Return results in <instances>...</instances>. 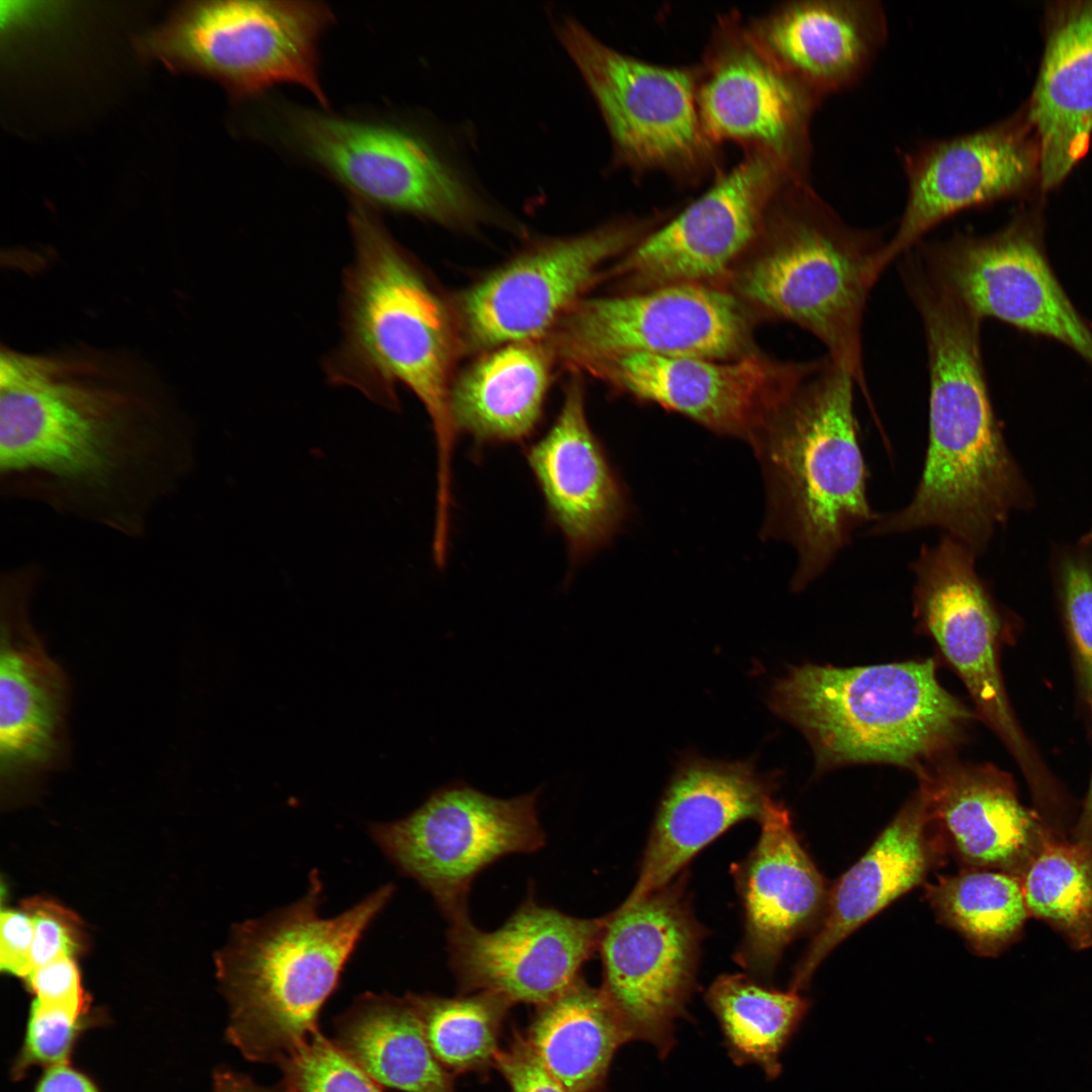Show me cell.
I'll use <instances>...</instances> for the list:
<instances>
[{
  "instance_id": "obj_39",
  "label": "cell",
  "mask_w": 1092,
  "mask_h": 1092,
  "mask_svg": "<svg viewBox=\"0 0 1092 1092\" xmlns=\"http://www.w3.org/2000/svg\"><path fill=\"white\" fill-rule=\"evenodd\" d=\"M91 1022L89 1015H77L33 1000L23 1043L11 1067V1077L17 1081L31 1068L69 1063L75 1045Z\"/></svg>"
},
{
  "instance_id": "obj_8",
  "label": "cell",
  "mask_w": 1092,
  "mask_h": 1092,
  "mask_svg": "<svg viewBox=\"0 0 1092 1092\" xmlns=\"http://www.w3.org/2000/svg\"><path fill=\"white\" fill-rule=\"evenodd\" d=\"M253 103L250 130L321 171L372 209L469 225L486 208L413 127L379 114L337 113L282 98Z\"/></svg>"
},
{
  "instance_id": "obj_31",
  "label": "cell",
  "mask_w": 1092,
  "mask_h": 1092,
  "mask_svg": "<svg viewBox=\"0 0 1092 1092\" xmlns=\"http://www.w3.org/2000/svg\"><path fill=\"white\" fill-rule=\"evenodd\" d=\"M334 1042L379 1086L403 1092H455L407 994L365 993L335 1020Z\"/></svg>"
},
{
  "instance_id": "obj_22",
  "label": "cell",
  "mask_w": 1092,
  "mask_h": 1092,
  "mask_svg": "<svg viewBox=\"0 0 1092 1092\" xmlns=\"http://www.w3.org/2000/svg\"><path fill=\"white\" fill-rule=\"evenodd\" d=\"M907 184L898 224L879 254L874 277L937 224L966 209L1012 195L1033 174L1034 157L1009 124L924 140L901 157Z\"/></svg>"
},
{
  "instance_id": "obj_15",
  "label": "cell",
  "mask_w": 1092,
  "mask_h": 1092,
  "mask_svg": "<svg viewBox=\"0 0 1092 1092\" xmlns=\"http://www.w3.org/2000/svg\"><path fill=\"white\" fill-rule=\"evenodd\" d=\"M697 66V102L708 136L761 153L809 179L811 124L820 100L749 34L737 10L721 14Z\"/></svg>"
},
{
  "instance_id": "obj_2",
  "label": "cell",
  "mask_w": 1092,
  "mask_h": 1092,
  "mask_svg": "<svg viewBox=\"0 0 1092 1092\" xmlns=\"http://www.w3.org/2000/svg\"><path fill=\"white\" fill-rule=\"evenodd\" d=\"M922 322L929 372L922 473L902 509L879 515L873 535L937 529L977 556L1032 493L996 419L980 346L981 321L932 282L910 291Z\"/></svg>"
},
{
  "instance_id": "obj_37",
  "label": "cell",
  "mask_w": 1092,
  "mask_h": 1092,
  "mask_svg": "<svg viewBox=\"0 0 1092 1092\" xmlns=\"http://www.w3.org/2000/svg\"><path fill=\"white\" fill-rule=\"evenodd\" d=\"M1060 615L1072 661L1076 695L1092 718V544L1057 551L1053 562Z\"/></svg>"
},
{
  "instance_id": "obj_34",
  "label": "cell",
  "mask_w": 1092,
  "mask_h": 1092,
  "mask_svg": "<svg viewBox=\"0 0 1092 1092\" xmlns=\"http://www.w3.org/2000/svg\"><path fill=\"white\" fill-rule=\"evenodd\" d=\"M925 897L938 920L983 957H997L1017 942L1029 917L1021 879L996 870L963 868L938 877L925 886Z\"/></svg>"
},
{
  "instance_id": "obj_25",
  "label": "cell",
  "mask_w": 1092,
  "mask_h": 1092,
  "mask_svg": "<svg viewBox=\"0 0 1092 1092\" xmlns=\"http://www.w3.org/2000/svg\"><path fill=\"white\" fill-rule=\"evenodd\" d=\"M776 785V778L760 774L751 759L682 760L659 802L638 880L624 902L634 903L668 885L731 826L759 820Z\"/></svg>"
},
{
  "instance_id": "obj_12",
  "label": "cell",
  "mask_w": 1092,
  "mask_h": 1092,
  "mask_svg": "<svg viewBox=\"0 0 1092 1092\" xmlns=\"http://www.w3.org/2000/svg\"><path fill=\"white\" fill-rule=\"evenodd\" d=\"M540 791L502 799L454 782L405 817L370 824L369 834L402 875L432 896L450 923L469 917L471 884L482 870L544 846Z\"/></svg>"
},
{
  "instance_id": "obj_6",
  "label": "cell",
  "mask_w": 1092,
  "mask_h": 1092,
  "mask_svg": "<svg viewBox=\"0 0 1092 1092\" xmlns=\"http://www.w3.org/2000/svg\"><path fill=\"white\" fill-rule=\"evenodd\" d=\"M852 376L828 356L754 441L768 478L771 527L797 552L795 588L823 574L879 514L868 496Z\"/></svg>"
},
{
  "instance_id": "obj_26",
  "label": "cell",
  "mask_w": 1092,
  "mask_h": 1092,
  "mask_svg": "<svg viewBox=\"0 0 1092 1092\" xmlns=\"http://www.w3.org/2000/svg\"><path fill=\"white\" fill-rule=\"evenodd\" d=\"M759 48L820 100L856 86L889 36L878 0H796L745 19Z\"/></svg>"
},
{
  "instance_id": "obj_41",
  "label": "cell",
  "mask_w": 1092,
  "mask_h": 1092,
  "mask_svg": "<svg viewBox=\"0 0 1092 1092\" xmlns=\"http://www.w3.org/2000/svg\"><path fill=\"white\" fill-rule=\"evenodd\" d=\"M26 979L37 1002L81 1016L89 1014V997L73 957H60L39 966Z\"/></svg>"
},
{
  "instance_id": "obj_38",
  "label": "cell",
  "mask_w": 1092,
  "mask_h": 1092,
  "mask_svg": "<svg viewBox=\"0 0 1092 1092\" xmlns=\"http://www.w3.org/2000/svg\"><path fill=\"white\" fill-rule=\"evenodd\" d=\"M277 1066L294 1092H382L320 1029Z\"/></svg>"
},
{
  "instance_id": "obj_9",
  "label": "cell",
  "mask_w": 1092,
  "mask_h": 1092,
  "mask_svg": "<svg viewBox=\"0 0 1092 1092\" xmlns=\"http://www.w3.org/2000/svg\"><path fill=\"white\" fill-rule=\"evenodd\" d=\"M977 555L942 534L924 544L911 564L913 609L919 627L967 689L977 719L1001 741L1020 769L1032 803H1059L1066 790L1053 774L1012 707L1000 666L1014 623L976 567Z\"/></svg>"
},
{
  "instance_id": "obj_20",
  "label": "cell",
  "mask_w": 1092,
  "mask_h": 1092,
  "mask_svg": "<svg viewBox=\"0 0 1092 1092\" xmlns=\"http://www.w3.org/2000/svg\"><path fill=\"white\" fill-rule=\"evenodd\" d=\"M40 566L6 571L0 587V778L7 790L39 782L68 754L70 686L29 611Z\"/></svg>"
},
{
  "instance_id": "obj_27",
  "label": "cell",
  "mask_w": 1092,
  "mask_h": 1092,
  "mask_svg": "<svg viewBox=\"0 0 1092 1092\" xmlns=\"http://www.w3.org/2000/svg\"><path fill=\"white\" fill-rule=\"evenodd\" d=\"M526 456L571 560L579 561L606 544L622 523L625 500L588 425L577 380L568 385L551 428Z\"/></svg>"
},
{
  "instance_id": "obj_40",
  "label": "cell",
  "mask_w": 1092,
  "mask_h": 1092,
  "mask_svg": "<svg viewBox=\"0 0 1092 1092\" xmlns=\"http://www.w3.org/2000/svg\"><path fill=\"white\" fill-rule=\"evenodd\" d=\"M22 908L34 927L33 970L60 957H74L85 946L82 923L72 911L42 898L25 900Z\"/></svg>"
},
{
  "instance_id": "obj_14",
  "label": "cell",
  "mask_w": 1092,
  "mask_h": 1092,
  "mask_svg": "<svg viewBox=\"0 0 1092 1092\" xmlns=\"http://www.w3.org/2000/svg\"><path fill=\"white\" fill-rule=\"evenodd\" d=\"M604 918L602 989L631 1041L651 1044L664 1059L675 1043L676 1020L687 1016L703 928L679 882L623 902Z\"/></svg>"
},
{
  "instance_id": "obj_32",
  "label": "cell",
  "mask_w": 1092,
  "mask_h": 1092,
  "mask_svg": "<svg viewBox=\"0 0 1092 1092\" xmlns=\"http://www.w3.org/2000/svg\"><path fill=\"white\" fill-rule=\"evenodd\" d=\"M525 1039L565 1092H600L617 1050L631 1041L603 989L580 977L538 1007Z\"/></svg>"
},
{
  "instance_id": "obj_5",
  "label": "cell",
  "mask_w": 1092,
  "mask_h": 1092,
  "mask_svg": "<svg viewBox=\"0 0 1092 1092\" xmlns=\"http://www.w3.org/2000/svg\"><path fill=\"white\" fill-rule=\"evenodd\" d=\"M886 241L878 231L848 224L810 179L791 178L726 287L752 313L814 335L868 396L862 326L877 283L874 266Z\"/></svg>"
},
{
  "instance_id": "obj_42",
  "label": "cell",
  "mask_w": 1092,
  "mask_h": 1092,
  "mask_svg": "<svg viewBox=\"0 0 1092 1092\" xmlns=\"http://www.w3.org/2000/svg\"><path fill=\"white\" fill-rule=\"evenodd\" d=\"M494 1067L506 1079L512 1092H565L544 1069L526 1039L519 1034L507 1049L497 1052Z\"/></svg>"
},
{
  "instance_id": "obj_35",
  "label": "cell",
  "mask_w": 1092,
  "mask_h": 1092,
  "mask_svg": "<svg viewBox=\"0 0 1092 1092\" xmlns=\"http://www.w3.org/2000/svg\"><path fill=\"white\" fill-rule=\"evenodd\" d=\"M1021 885L1029 917L1046 923L1075 950L1092 947V849L1049 832Z\"/></svg>"
},
{
  "instance_id": "obj_10",
  "label": "cell",
  "mask_w": 1092,
  "mask_h": 1092,
  "mask_svg": "<svg viewBox=\"0 0 1092 1092\" xmlns=\"http://www.w3.org/2000/svg\"><path fill=\"white\" fill-rule=\"evenodd\" d=\"M335 19L318 1L207 0L185 3L142 38L141 50L173 71L219 82L239 100L296 84L329 109L318 42Z\"/></svg>"
},
{
  "instance_id": "obj_4",
  "label": "cell",
  "mask_w": 1092,
  "mask_h": 1092,
  "mask_svg": "<svg viewBox=\"0 0 1092 1092\" xmlns=\"http://www.w3.org/2000/svg\"><path fill=\"white\" fill-rule=\"evenodd\" d=\"M308 881L306 893L292 904L236 924L215 954L230 1007L225 1036L251 1062L278 1065L318 1029L322 1007L395 890L385 884L341 914L323 918L316 870Z\"/></svg>"
},
{
  "instance_id": "obj_29",
  "label": "cell",
  "mask_w": 1092,
  "mask_h": 1092,
  "mask_svg": "<svg viewBox=\"0 0 1092 1092\" xmlns=\"http://www.w3.org/2000/svg\"><path fill=\"white\" fill-rule=\"evenodd\" d=\"M1041 184H1059L1084 156L1092 133V2L1053 31L1034 90Z\"/></svg>"
},
{
  "instance_id": "obj_1",
  "label": "cell",
  "mask_w": 1092,
  "mask_h": 1092,
  "mask_svg": "<svg viewBox=\"0 0 1092 1092\" xmlns=\"http://www.w3.org/2000/svg\"><path fill=\"white\" fill-rule=\"evenodd\" d=\"M113 362L7 350L0 361V485L129 537L192 469L185 419Z\"/></svg>"
},
{
  "instance_id": "obj_33",
  "label": "cell",
  "mask_w": 1092,
  "mask_h": 1092,
  "mask_svg": "<svg viewBox=\"0 0 1092 1092\" xmlns=\"http://www.w3.org/2000/svg\"><path fill=\"white\" fill-rule=\"evenodd\" d=\"M706 1001L733 1062L756 1065L769 1080L777 1078L781 1054L808 1012L809 1000L793 989L776 990L736 974L717 978Z\"/></svg>"
},
{
  "instance_id": "obj_21",
  "label": "cell",
  "mask_w": 1092,
  "mask_h": 1092,
  "mask_svg": "<svg viewBox=\"0 0 1092 1092\" xmlns=\"http://www.w3.org/2000/svg\"><path fill=\"white\" fill-rule=\"evenodd\" d=\"M604 921L565 914L529 895L493 931L479 929L470 917L450 922L449 965L464 992H492L539 1007L580 977L599 949Z\"/></svg>"
},
{
  "instance_id": "obj_28",
  "label": "cell",
  "mask_w": 1092,
  "mask_h": 1092,
  "mask_svg": "<svg viewBox=\"0 0 1092 1092\" xmlns=\"http://www.w3.org/2000/svg\"><path fill=\"white\" fill-rule=\"evenodd\" d=\"M947 856L917 792L867 852L828 892L820 926L798 963L790 989L800 992L848 935L911 889Z\"/></svg>"
},
{
  "instance_id": "obj_24",
  "label": "cell",
  "mask_w": 1092,
  "mask_h": 1092,
  "mask_svg": "<svg viewBox=\"0 0 1092 1092\" xmlns=\"http://www.w3.org/2000/svg\"><path fill=\"white\" fill-rule=\"evenodd\" d=\"M758 821L755 846L733 867L744 913L735 960L766 982L785 948L822 919L829 891L783 803L771 798Z\"/></svg>"
},
{
  "instance_id": "obj_13",
  "label": "cell",
  "mask_w": 1092,
  "mask_h": 1092,
  "mask_svg": "<svg viewBox=\"0 0 1092 1092\" xmlns=\"http://www.w3.org/2000/svg\"><path fill=\"white\" fill-rule=\"evenodd\" d=\"M752 315L726 286L687 282L576 302L547 341L572 368L617 355L733 360L756 350Z\"/></svg>"
},
{
  "instance_id": "obj_19",
  "label": "cell",
  "mask_w": 1092,
  "mask_h": 1092,
  "mask_svg": "<svg viewBox=\"0 0 1092 1092\" xmlns=\"http://www.w3.org/2000/svg\"><path fill=\"white\" fill-rule=\"evenodd\" d=\"M914 249L930 274L980 320L1053 338L1092 363V332L1027 228L1014 224L986 237L956 234Z\"/></svg>"
},
{
  "instance_id": "obj_44",
  "label": "cell",
  "mask_w": 1092,
  "mask_h": 1092,
  "mask_svg": "<svg viewBox=\"0 0 1092 1092\" xmlns=\"http://www.w3.org/2000/svg\"><path fill=\"white\" fill-rule=\"evenodd\" d=\"M33 1092H102L85 1073L69 1063L50 1067L37 1081Z\"/></svg>"
},
{
  "instance_id": "obj_11",
  "label": "cell",
  "mask_w": 1092,
  "mask_h": 1092,
  "mask_svg": "<svg viewBox=\"0 0 1092 1092\" xmlns=\"http://www.w3.org/2000/svg\"><path fill=\"white\" fill-rule=\"evenodd\" d=\"M606 123L614 163L636 176L661 173L682 187L724 169L697 102V66L650 63L621 53L572 18L557 25Z\"/></svg>"
},
{
  "instance_id": "obj_30",
  "label": "cell",
  "mask_w": 1092,
  "mask_h": 1092,
  "mask_svg": "<svg viewBox=\"0 0 1092 1092\" xmlns=\"http://www.w3.org/2000/svg\"><path fill=\"white\" fill-rule=\"evenodd\" d=\"M548 343L503 345L485 355L451 386L456 430L481 443L519 442L537 428L549 385Z\"/></svg>"
},
{
  "instance_id": "obj_7",
  "label": "cell",
  "mask_w": 1092,
  "mask_h": 1092,
  "mask_svg": "<svg viewBox=\"0 0 1092 1092\" xmlns=\"http://www.w3.org/2000/svg\"><path fill=\"white\" fill-rule=\"evenodd\" d=\"M768 704L807 738L820 771L887 763L916 772L952 754L977 719L940 685L933 658L794 666L775 682Z\"/></svg>"
},
{
  "instance_id": "obj_17",
  "label": "cell",
  "mask_w": 1092,
  "mask_h": 1092,
  "mask_svg": "<svg viewBox=\"0 0 1092 1092\" xmlns=\"http://www.w3.org/2000/svg\"><path fill=\"white\" fill-rule=\"evenodd\" d=\"M655 219H621L546 244L478 282L459 302L470 349L540 340L580 300L608 261L625 254Z\"/></svg>"
},
{
  "instance_id": "obj_46",
  "label": "cell",
  "mask_w": 1092,
  "mask_h": 1092,
  "mask_svg": "<svg viewBox=\"0 0 1092 1092\" xmlns=\"http://www.w3.org/2000/svg\"><path fill=\"white\" fill-rule=\"evenodd\" d=\"M1071 833L1073 840L1092 849V767L1087 793Z\"/></svg>"
},
{
  "instance_id": "obj_43",
  "label": "cell",
  "mask_w": 1092,
  "mask_h": 1092,
  "mask_svg": "<svg viewBox=\"0 0 1092 1092\" xmlns=\"http://www.w3.org/2000/svg\"><path fill=\"white\" fill-rule=\"evenodd\" d=\"M0 968L8 974L27 978L33 970L34 927L24 910H1Z\"/></svg>"
},
{
  "instance_id": "obj_45",
  "label": "cell",
  "mask_w": 1092,
  "mask_h": 1092,
  "mask_svg": "<svg viewBox=\"0 0 1092 1092\" xmlns=\"http://www.w3.org/2000/svg\"><path fill=\"white\" fill-rule=\"evenodd\" d=\"M213 1092H294L284 1081L276 1086H262L251 1077L219 1068L213 1074Z\"/></svg>"
},
{
  "instance_id": "obj_18",
  "label": "cell",
  "mask_w": 1092,
  "mask_h": 1092,
  "mask_svg": "<svg viewBox=\"0 0 1092 1092\" xmlns=\"http://www.w3.org/2000/svg\"><path fill=\"white\" fill-rule=\"evenodd\" d=\"M818 362L781 361L757 350L733 360L625 354L580 370L637 399L753 444Z\"/></svg>"
},
{
  "instance_id": "obj_23",
  "label": "cell",
  "mask_w": 1092,
  "mask_h": 1092,
  "mask_svg": "<svg viewBox=\"0 0 1092 1092\" xmlns=\"http://www.w3.org/2000/svg\"><path fill=\"white\" fill-rule=\"evenodd\" d=\"M932 827L963 868L1023 876L1052 830L1008 772L946 755L915 772Z\"/></svg>"
},
{
  "instance_id": "obj_47",
  "label": "cell",
  "mask_w": 1092,
  "mask_h": 1092,
  "mask_svg": "<svg viewBox=\"0 0 1092 1092\" xmlns=\"http://www.w3.org/2000/svg\"><path fill=\"white\" fill-rule=\"evenodd\" d=\"M1080 543L1085 544V545L1092 544V526L1086 532V534L1083 535V537L1081 538Z\"/></svg>"
},
{
  "instance_id": "obj_16",
  "label": "cell",
  "mask_w": 1092,
  "mask_h": 1092,
  "mask_svg": "<svg viewBox=\"0 0 1092 1092\" xmlns=\"http://www.w3.org/2000/svg\"><path fill=\"white\" fill-rule=\"evenodd\" d=\"M792 174L775 158L743 153L703 194L631 247L612 270L631 291L699 282L723 285L758 240Z\"/></svg>"
},
{
  "instance_id": "obj_3",
  "label": "cell",
  "mask_w": 1092,
  "mask_h": 1092,
  "mask_svg": "<svg viewBox=\"0 0 1092 1092\" xmlns=\"http://www.w3.org/2000/svg\"><path fill=\"white\" fill-rule=\"evenodd\" d=\"M354 259L342 300V341L326 363L329 379L395 408L410 388L430 416L438 450L437 494H451L456 430L450 414L455 340L445 306L388 234L374 209L351 200Z\"/></svg>"
},
{
  "instance_id": "obj_36",
  "label": "cell",
  "mask_w": 1092,
  "mask_h": 1092,
  "mask_svg": "<svg viewBox=\"0 0 1092 1092\" xmlns=\"http://www.w3.org/2000/svg\"><path fill=\"white\" fill-rule=\"evenodd\" d=\"M407 996L434 1056L449 1073L494 1066L502 1026L513 1005L508 999L486 991L453 998Z\"/></svg>"
}]
</instances>
